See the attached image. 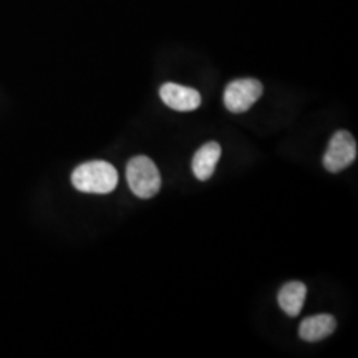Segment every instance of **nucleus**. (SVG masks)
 I'll use <instances>...</instances> for the list:
<instances>
[{
  "label": "nucleus",
  "instance_id": "4",
  "mask_svg": "<svg viewBox=\"0 0 358 358\" xmlns=\"http://www.w3.org/2000/svg\"><path fill=\"white\" fill-rule=\"evenodd\" d=\"M357 158V141L348 131H337L324 155V166L330 173H340Z\"/></svg>",
  "mask_w": 358,
  "mask_h": 358
},
{
  "label": "nucleus",
  "instance_id": "1",
  "mask_svg": "<svg viewBox=\"0 0 358 358\" xmlns=\"http://www.w3.org/2000/svg\"><path fill=\"white\" fill-rule=\"evenodd\" d=\"M71 185L80 192L108 194L118 185V171L106 161H88L71 173Z\"/></svg>",
  "mask_w": 358,
  "mask_h": 358
},
{
  "label": "nucleus",
  "instance_id": "2",
  "mask_svg": "<svg viewBox=\"0 0 358 358\" xmlns=\"http://www.w3.org/2000/svg\"><path fill=\"white\" fill-rule=\"evenodd\" d=\"M127 179L138 198L150 199L161 189V174L148 156H134L127 164Z\"/></svg>",
  "mask_w": 358,
  "mask_h": 358
},
{
  "label": "nucleus",
  "instance_id": "5",
  "mask_svg": "<svg viewBox=\"0 0 358 358\" xmlns=\"http://www.w3.org/2000/svg\"><path fill=\"white\" fill-rule=\"evenodd\" d=\"M159 96L164 105L176 111H192L199 108L201 105V95L198 90L176 83H164L159 88Z\"/></svg>",
  "mask_w": 358,
  "mask_h": 358
},
{
  "label": "nucleus",
  "instance_id": "7",
  "mask_svg": "<svg viewBox=\"0 0 358 358\" xmlns=\"http://www.w3.org/2000/svg\"><path fill=\"white\" fill-rule=\"evenodd\" d=\"M335 329H337V320L329 313H320V315L307 317L306 320H302L299 335L306 342H320L332 335Z\"/></svg>",
  "mask_w": 358,
  "mask_h": 358
},
{
  "label": "nucleus",
  "instance_id": "8",
  "mask_svg": "<svg viewBox=\"0 0 358 358\" xmlns=\"http://www.w3.org/2000/svg\"><path fill=\"white\" fill-rule=\"evenodd\" d=\"M307 297V287L302 282H289V284L282 285L279 290V295H277V301H279V306L282 310H284L290 317H297L301 313L303 302H306Z\"/></svg>",
  "mask_w": 358,
  "mask_h": 358
},
{
  "label": "nucleus",
  "instance_id": "6",
  "mask_svg": "<svg viewBox=\"0 0 358 358\" xmlns=\"http://www.w3.org/2000/svg\"><path fill=\"white\" fill-rule=\"evenodd\" d=\"M219 158H221V145H219V143L209 141L201 146L199 150L196 151L191 163L194 176L198 178L199 181H208V179L214 174V171H216V164Z\"/></svg>",
  "mask_w": 358,
  "mask_h": 358
},
{
  "label": "nucleus",
  "instance_id": "3",
  "mask_svg": "<svg viewBox=\"0 0 358 358\" xmlns=\"http://www.w3.org/2000/svg\"><path fill=\"white\" fill-rule=\"evenodd\" d=\"M262 83L254 78H239L224 90V105L231 113H244L262 95Z\"/></svg>",
  "mask_w": 358,
  "mask_h": 358
}]
</instances>
